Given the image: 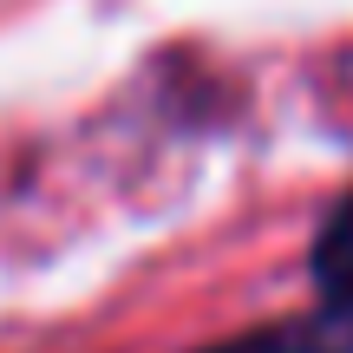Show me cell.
I'll return each mask as SVG.
<instances>
[{"instance_id":"2","label":"cell","mask_w":353,"mask_h":353,"mask_svg":"<svg viewBox=\"0 0 353 353\" xmlns=\"http://www.w3.org/2000/svg\"><path fill=\"white\" fill-rule=\"evenodd\" d=\"M314 281L327 301H353V196L341 203V216L314 242Z\"/></svg>"},{"instance_id":"1","label":"cell","mask_w":353,"mask_h":353,"mask_svg":"<svg viewBox=\"0 0 353 353\" xmlns=\"http://www.w3.org/2000/svg\"><path fill=\"white\" fill-rule=\"evenodd\" d=\"M203 353H353V301H321L314 314L236 334V341L203 347Z\"/></svg>"}]
</instances>
